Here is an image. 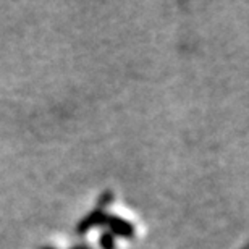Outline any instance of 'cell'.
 <instances>
[{
	"instance_id": "1",
	"label": "cell",
	"mask_w": 249,
	"mask_h": 249,
	"mask_svg": "<svg viewBox=\"0 0 249 249\" xmlns=\"http://www.w3.org/2000/svg\"><path fill=\"white\" fill-rule=\"evenodd\" d=\"M106 225L108 227V230H110L113 236H122V238H133L134 236V225L122 217L107 213Z\"/></svg>"
},
{
	"instance_id": "5",
	"label": "cell",
	"mask_w": 249,
	"mask_h": 249,
	"mask_svg": "<svg viewBox=\"0 0 249 249\" xmlns=\"http://www.w3.org/2000/svg\"><path fill=\"white\" fill-rule=\"evenodd\" d=\"M42 249H53V248H42Z\"/></svg>"
},
{
	"instance_id": "2",
	"label": "cell",
	"mask_w": 249,
	"mask_h": 249,
	"mask_svg": "<svg viewBox=\"0 0 249 249\" xmlns=\"http://www.w3.org/2000/svg\"><path fill=\"white\" fill-rule=\"evenodd\" d=\"M106 217H107L106 209H99V207L94 209L91 213H88V215L78 223L76 233H78V235H84V233H88L94 227L106 225Z\"/></svg>"
},
{
	"instance_id": "4",
	"label": "cell",
	"mask_w": 249,
	"mask_h": 249,
	"mask_svg": "<svg viewBox=\"0 0 249 249\" xmlns=\"http://www.w3.org/2000/svg\"><path fill=\"white\" fill-rule=\"evenodd\" d=\"M113 201V194L110 191H104L101 194V197H99V209H106L108 204H110Z\"/></svg>"
},
{
	"instance_id": "3",
	"label": "cell",
	"mask_w": 249,
	"mask_h": 249,
	"mask_svg": "<svg viewBox=\"0 0 249 249\" xmlns=\"http://www.w3.org/2000/svg\"><path fill=\"white\" fill-rule=\"evenodd\" d=\"M99 243H101L102 249H115V236H113L110 231H104Z\"/></svg>"
},
{
	"instance_id": "7",
	"label": "cell",
	"mask_w": 249,
	"mask_h": 249,
	"mask_svg": "<svg viewBox=\"0 0 249 249\" xmlns=\"http://www.w3.org/2000/svg\"><path fill=\"white\" fill-rule=\"evenodd\" d=\"M243 249H248V248H243Z\"/></svg>"
},
{
	"instance_id": "6",
	"label": "cell",
	"mask_w": 249,
	"mask_h": 249,
	"mask_svg": "<svg viewBox=\"0 0 249 249\" xmlns=\"http://www.w3.org/2000/svg\"><path fill=\"white\" fill-rule=\"evenodd\" d=\"M84 249H89V248H88V246H86V248H84Z\"/></svg>"
}]
</instances>
